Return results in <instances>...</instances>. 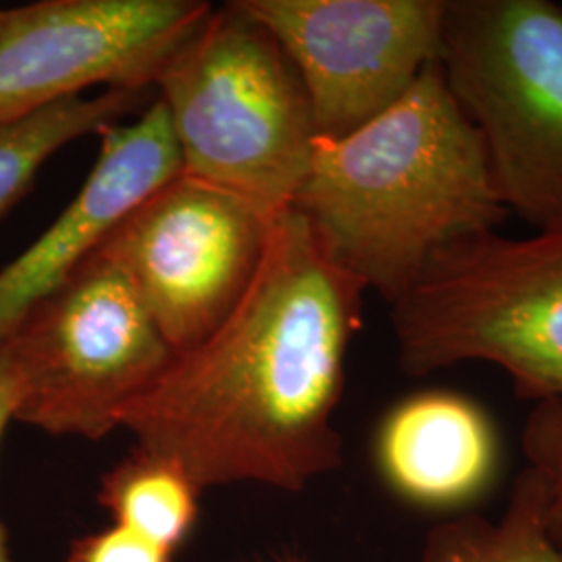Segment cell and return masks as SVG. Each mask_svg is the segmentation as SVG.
Wrapping results in <instances>:
<instances>
[{"label": "cell", "mask_w": 562, "mask_h": 562, "mask_svg": "<svg viewBox=\"0 0 562 562\" xmlns=\"http://www.w3.org/2000/svg\"><path fill=\"white\" fill-rule=\"evenodd\" d=\"M364 292L299 211L281 213L236 308L123 408L121 429L201 490L302 492L344 461L336 411Z\"/></svg>", "instance_id": "1"}, {"label": "cell", "mask_w": 562, "mask_h": 562, "mask_svg": "<svg viewBox=\"0 0 562 562\" xmlns=\"http://www.w3.org/2000/svg\"><path fill=\"white\" fill-rule=\"evenodd\" d=\"M292 209L390 306L443 246L508 220L482 136L438 60L380 117L341 138L315 140Z\"/></svg>", "instance_id": "2"}, {"label": "cell", "mask_w": 562, "mask_h": 562, "mask_svg": "<svg viewBox=\"0 0 562 562\" xmlns=\"http://www.w3.org/2000/svg\"><path fill=\"white\" fill-rule=\"evenodd\" d=\"M155 88L181 173L273 220L292 209L317 130L294 65L238 0L211 9L162 65Z\"/></svg>", "instance_id": "3"}, {"label": "cell", "mask_w": 562, "mask_h": 562, "mask_svg": "<svg viewBox=\"0 0 562 562\" xmlns=\"http://www.w3.org/2000/svg\"><path fill=\"white\" fill-rule=\"evenodd\" d=\"M402 371L503 369L519 398L562 401V217L525 238L501 229L438 250L392 304Z\"/></svg>", "instance_id": "4"}, {"label": "cell", "mask_w": 562, "mask_h": 562, "mask_svg": "<svg viewBox=\"0 0 562 562\" xmlns=\"http://www.w3.org/2000/svg\"><path fill=\"white\" fill-rule=\"evenodd\" d=\"M438 63L508 215L533 229L562 217L561 7L446 0Z\"/></svg>", "instance_id": "5"}, {"label": "cell", "mask_w": 562, "mask_h": 562, "mask_svg": "<svg viewBox=\"0 0 562 562\" xmlns=\"http://www.w3.org/2000/svg\"><path fill=\"white\" fill-rule=\"evenodd\" d=\"M15 364V422L102 440L176 357L136 288L99 246L2 348Z\"/></svg>", "instance_id": "6"}, {"label": "cell", "mask_w": 562, "mask_h": 562, "mask_svg": "<svg viewBox=\"0 0 562 562\" xmlns=\"http://www.w3.org/2000/svg\"><path fill=\"white\" fill-rule=\"evenodd\" d=\"M276 220L180 173L121 217L99 250L132 281L180 355L206 340L241 301Z\"/></svg>", "instance_id": "7"}, {"label": "cell", "mask_w": 562, "mask_h": 562, "mask_svg": "<svg viewBox=\"0 0 562 562\" xmlns=\"http://www.w3.org/2000/svg\"><path fill=\"white\" fill-rule=\"evenodd\" d=\"M211 9L202 0H41L0 9V123L97 86L153 90Z\"/></svg>", "instance_id": "8"}, {"label": "cell", "mask_w": 562, "mask_h": 562, "mask_svg": "<svg viewBox=\"0 0 562 562\" xmlns=\"http://www.w3.org/2000/svg\"><path fill=\"white\" fill-rule=\"evenodd\" d=\"M278 41L317 138L380 117L440 59L446 0H238Z\"/></svg>", "instance_id": "9"}, {"label": "cell", "mask_w": 562, "mask_h": 562, "mask_svg": "<svg viewBox=\"0 0 562 562\" xmlns=\"http://www.w3.org/2000/svg\"><path fill=\"white\" fill-rule=\"evenodd\" d=\"M101 138L99 159L76 199L38 240L0 269V350L121 217L181 173L180 150L159 101L146 106L138 120L111 125Z\"/></svg>", "instance_id": "10"}, {"label": "cell", "mask_w": 562, "mask_h": 562, "mask_svg": "<svg viewBox=\"0 0 562 562\" xmlns=\"http://www.w3.org/2000/svg\"><path fill=\"white\" fill-rule=\"evenodd\" d=\"M373 454L390 492L425 510L477 503L501 469L490 415L450 390H425L392 406L378 427Z\"/></svg>", "instance_id": "11"}, {"label": "cell", "mask_w": 562, "mask_h": 562, "mask_svg": "<svg viewBox=\"0 0 562 562\" xmlns=\"http://www.w3.org/2000/svg\"><path fill=\"white\" fill-rule=\"evenodd\" d=\"M150 90H104L50 104L23 120L0 123V217L30 192L42 165L60 148L90 134H102L138 109Z\"/></svg>", "instance_id": "12"}, {"label": "cell", "mask_w": 562, "mask_h": 562, "mask_svg": "<svg viewBox=\"0 0 562 562\" xmlns=\"http://www.w3.org/2000/svg\"><path fill=\"white\" fill-rule=\"evenodd\" d=\"M201 494L180 462L136 446L104 473L99 503L115 525L176 554L196 527Z\"/></svg>", "instance_id": "13"}, {"label": "cell", "mask_w": 562, "mask_h": 562, "mask_svg": "<svg viewBox=\"0 0 562 562\" xmlns=\"http://www.w3.org/2000/svg\"><path fill=\"white\" fill-rule=\"evenodd\" d=\"M422 562H562V546L546 531L538 477L522 469L498 521L462 515L434 527Z\"/></svg>", "instance_id": "14"}, {"label": "cell", "mask_w": 562, "mask_h": 562, "mask_svg": "<svg viewBox=\"0 0 562 562\" xmlns=\"http://www.w3.org/2000/svg\"><path fill=\"white\" fill-rule=\"evenodd\" d=\"M521 448L542 487L546 531L562 546V401L533 404L522 425Z\"/></svg>", "instance_id": "15"}, {"label": "cell", "mask_w": 562, "mask_h": 562, "mask_svg": "<svg viewBox=\"0 0 562 562\" xmlns=\"http://www.w3.org/2000/svg\"><path fill=\"white\" fill-rule=\"evenodd\" d=\"M65 562H173V554L136 531L111 522L71 543Z\"/></svg>", "instance_id": "16"}, {"label": "cell", "mask_w": 562, "mask_h": 562, "mask_svg": "<svg viewBox=\"0 0 562 562\" xmlns=\"http://www.w3.org/2000/svg\"><path fill=\"white\" fill-rule=\"evenodd\" d=\"M20 398V378H18L15 364L11 362L4 350H0V442L9 423L15 422ZM0 562H13L11 548H9V533L2 521H0Z\"/></svg>", "instance_id": "17"}]
</instances>
